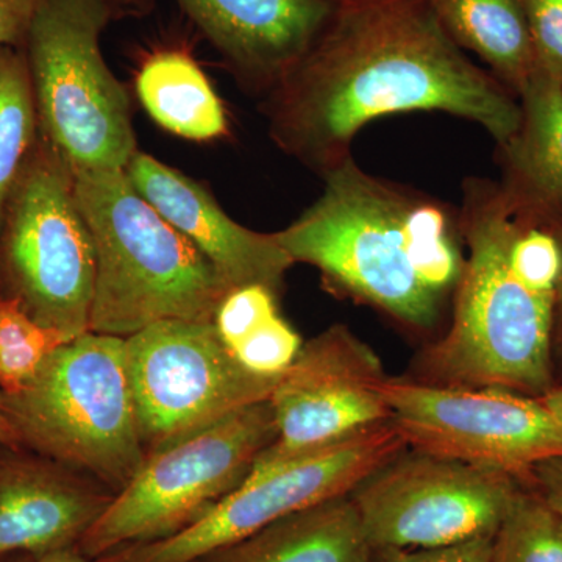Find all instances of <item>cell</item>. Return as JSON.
Listing matches in <instances>:
<instances>
[{"label": "cell", "instance_id": "obj_20", "mask_svg": "<svg viewBox=\"0 0 562 562\" xmlns=\"http://www.w3.org/2000/svg\"><path fill=\"white\" fill-rule=\"evenodd\" d=\"M450 38L519 95L536 70L525 0H428Z\"/></svg>", "mask_w": 562, "mask_h": 562}, {"label": "cell", "instance_id": "obj_28", "mask_svg": "<svg viewBox=\"0 0 562 562\" xmlns=\"http://www.w3.org/2000/svg\"><path fill=\"white\" fill-rule=\"evenodd\" d=\"M43 0H0V47L24 49Z\"/></svg>", "mask_w": 562, "mask_h": 562}, {"label": "cell", "instance_id": "obj_9", "mask_svg": "<svg viewBox=\"0 0 562 562\" xmlns=\"http://www.w3.org/2000/svg\"><path fill=\"white\" fill-rule=\"evenodd\" d=\"M125 366L146 453L268 401L279 379L254 375L213 321H161L125 338Z\"/></svg>", "mask_w": 562, "mask_h": 562}, {"label": "cell", "instance_id": "obj_26", "mask_svg": "<svg viewBox=\"0 0 562 562\" xmlns=\"http://www.w3.org/2000/svg\"><path fill=\"white\" fill-rule=\"evenodd\" d=\"M536 69L562 83V0H525Z\"/></svg>", "mask_w": 562, "mask_h": 562}, {"label": "cell", "instance_id": "obj_8", "mask_svg": "<svg viewBox=\"0 0 562 562\" xmlns=\"http://www.w3.org/2000/svg\"><path fill=\"white\" fill-rule=\"evenodd\" d=\"M276 435L268 398L147 453L79 549L87 557L102 558L187 530L246 482L258 454L271 446Z\"/></svg>", "mask_w": 562, "mask_h": 562}, {"label": "cell", "instance_id": "obj_12", "mask_svg": "<svg viewBox=\"0 0 562 562\" xmlns=\"http://www.w3.org/2000/svg\"><path fill=\"white\" fill-rule=\"evenodd\" d=\"M387 382L379 355L347 325H331L303 342L269 397L276 439L244 483L392 420Z\"/></svg>", "mask_w": 562, "mask_h": 562}, {"label": "cell", "instance_id": "obj_30", "mask_svg": "<svg viewBox=\"0 0 562 562\" xmlns=\"http://www.w3.org/2000/svg\"><path fill=\"white\" fill-rule=\"evenodd\" d=\"M561 249V273L558 281L557 301H554L552 361L554 386H562V220H549Z\"/></svg>", "mask_w": 562, "mask_h": 562}, {"label": "cell", "instance_id": "obj_5", "mask_svg": "<svg viewBox=\"0 0 562 562\" xmlns=\"http://www.w3.org/2000/svg\"><path fill=\"white\" fill-rule=\"evenodd\" d=\"M0 395L21 446L114 494L146 460L120 336L85 333L55 351L25 390Z\"/></svg>", "mask_w": 562, "mask_h": 562}, {"label": "cell", "instance_id": "obj_6", "mask_svg": "<svg viewBox=\"0 0 562 562\" xmlns=\"http://www.w3.org/2000/svg\"><path fill=\"white\" fill-rule=\"evenodd\" d=\"M110 0H43L25 43L40 133L72 172L125 169L138 150L127 90L102 54Z\"/></svg>", "mask_w": 562, "mask_h": 562}, {"label": "cell", "instance_id": "obj_31", "mask_svg": "<svg viewBox=\"0 0 562 562\" xmlns=\"http://www.w3.org/2000/svg\"><path fill=\"white\" fill-rule=\"evenodd\" d=\"M18 562H106L102 558L87 557L79 547L54 550L46 553H25V557Z\"/></svg>", "mask_w": 562, "mask_h": 562}, {"label": "cell", "instance_id": "obj_17", "mask_svg": "<svg viewBox=\"0 0 562 562\" xmlns=\"http://www.w3.org/2000/svg\"><path fill=\"white\" fill-rule=\"evenodd\" d=\"M520 125L498 146L501 184L546 220H562V83L536 69L519 92Z\"/></svg>", "mask_w": 562, "mask_h": 562}, {"label": "cell", "instance_id": "obj_33", "mask_svg": "<svg viewBox=\"0 0 562 562\" xmlns=\"http://www.w3.org/2000/svg\"><path fill=\"white\" fill-rule=\"evenodd\" d=\"M0 446L11 450H18L21 447L20 436L3 408L2 395H0Z\"/></svg>", "mask_w": 562, "mask_h": 562}, {"label": "cell", "instance_id": "obj_23", "mask_svg": "<svg viewBox=\"0 0 562 562\" xmlns=\"http://www.w3.org/2000/svg\"><path fill=\"white\" fill-rule=\"evenodd\" d=\"M68 342L61 331L33 319L16 299L0 295V394L25 390Z\"/></svg>", "mask_w": 562, "mask_h": 562}, {"label": "cell", "instance_id": "obj_1", "mask_svg": "<svg viewBox=\"0 0 562 562\" xmlns=\"http://www.w3.org/2000/svg\"><path fill=\"white\" fill-rule=\"evenodd\" d=\"M260 110L277 149L321 179L353 157L358 133L380 117L450 114L497 147L522 117L516 92L450 38L428 0H341Z\"/></svg>", "mask_w": 562, "mask_h": 562}, {"label": "cell", "instance_id": "obj_11", "mask_svg": "<svg viewBox=\"0 0 562 562\" xmlns=\"http://www.w3.org/2000/svg\"><path fill=\"white\" fill-rule=\"evenodd\" d=\"M386 397L408 449L519 480L562 454V424L541 397L412 379H390Z\"/></svg>", "mask_w": 562, "mask_h": 562}, {"label": "cell", "instance_id": "obj_16", "mask_svg": "<svg viewBox=\"0 0 562 562\" xmlns=\"http://www.w3.org/2000/svg\"><path fill=\"white\" fill-rule=\"evenodd\" d=\"M113 495L46 458L0 457V558L79 547Z\"/></svg>", "mask_w": 562, "mask_h": 562}, {"label": "cell", "instance_id": "obj_21", "mask_svg": "<svg viewBox=\"0 0 562 562\" xmlns=\"http://www.w3.org/2000/svg\"><path fill=\"white\" fill-rule=\"evenodd\" d=\"M38 133V113L25 50L0 47V224L7 199Z\"/></svg>", "mask_w": 562, "mask_h": 562}, {"label": "cell", "instance_id": "obj_32", "mask_svg": "<svg viewBox=\"0 0 562 562\" xmlns=\"http://www.w3.org/2000/svg\"><path fill=\"white\" fill-rule=\"evenodd\" d=\"M116 10L117 18H139L149 14L155 0H110Z\"/></svg>", "mask_w": 562, "mask_h": 562}, {"label": "cell", "instance_id": "obj_2", "mask_svg": "<svg viewBox=\"0 0 562 562\" xmlns=\"http://www.w3.org/2000/svg\"><path fill=\"white\" fill-rule=\"evenodd\" d=\"M464 268L452 319L412 380L543 397L554 387L552 333L561 249L552 224L501 181H462Z\"/></svg>", "mask_w": 562, "mask_h": 562}, {"label": "cell", "instance_id": "obj_14", "mask_svg": "<svg viewBox=\"0 0 562 562\" xmlns=\"http://www.w3.org/2000/svg\"><path fill=\"white\" fill-rule=\"evenodd\" d=\"M247 94L265 99L321 38L341 0H176Z\"/></svg>", "mask_w": 562, "mask_h": 562}, {"label": "cell", "instance_id": "obj_34", "mask_svg": "<svg viewBox=\"0 0 562 562\" xmlns=\"http://www.w3.org/2000/svg\"><path fill=\"white\" fill-rule=\"evenodd\" d=\"M541 398L549 406L550 412L554 414V417L562 424V386H554L552 391L547 392Z\"/></svg>", "mask_w": 562, "mask_h": 562}, {"label": "cell", "instance_id": "obj_27", "mask_svg": "<svg viewBox=\"0 0 562 562\" xmlns=\"http://www.w3.org/2000/svg\"><path fill=\"white\" fill-rule=\"evenodd\" d=\"M492 539L436 550H373L372 562H490Z\"/></svg>", "mask_w": 562, "mask_h": 562}, {"label": "cell", "instance_id": "obj_3", "mask_svg": "<svg viewBox=\"0 0 562 562\" xmlns=\"http://www.w3.org/2000/svg\"><path fill=\"white\" fill-rule=\"evenodd\" d=\"M324 190L277 232L291 260L313 266L336 297L371 306L412 330H431L464 268L460 210L372 176L347 158Z\"/></svg>", "mask_w": 562, "mask_h": 562}, {"label": "cell", "instance_id": "obj_10", "mask_svg": "<svg viewBox=\"0 0 562 562\" xmlns=\"http://www.w3.org/2000/svg\"><path fill=\"white\" fill-rule=\"evenodd\" d=\"M522 480L406 449L351 491L373 550H436L494 538Z\"/></svg>", "mask_w": 562, "mask_h": 562}, {"label": "cell", "instance_id": "obj_18", "mask_svg": "<svg viewBox=\"0 0 562 562\" xmlns=\"http://www.w3.org/2000/svg\"><path fill=\"white\" fill-rule=\"evenodd\" d=\"M373 549L350 494L288 514L198 562H372Z\"/></svg>", "mask_w": 562, "mask_h": 562}, {"label": "cell", "instance_id": "obj_29", "mask_svg": "<svg viewBox=\"0 0 562 562\" xmlns=\"http://www.w3.org/2000/svg\"><path fill=\"white\" fill-rule=\"evenodd\" d=\"M524 482L541 495L562 522V454L532 465Z\"/></svg>", "mask_w": 562, "mask_h": 562}, {"label": "cell", "instance_id": "obj_19", "mask_svg": "<svg viewBox=\"0 0 562 562\" xmlns=\"http://www.w3.org/2000/svg\"><path fill=\"white\" fill-rule=\"evenodd\" d=\"M139 102L172 135L205 143L231 133L227 110L199 63L187 49H158L136 74Z\"/></svg>", "mask_w": 562, "mask_h": 562}, {"label": "cell", "instance_id": "obj_22", "mask_svg": "<svg viewBox=\"0 0 562 562\" xmlns=\"http://www.w3.org/2000/svg\"><path fill=\"white\" fill-rule=\"evenodd\" d=\"M490 562H562V522L524 480L492 539Z\"/></svg>", "mask_w": 562, "mask_h": 562}, {"label": "cell", "instance_id": "obj_7", "mask_svg": "<svg viewBox=\"0 0 562 562\" xmlns=\"http://www.w3.org/2000/svg\"><path fill=\"white\" fill-rule=\"evenodd\" d=\"M94 284V244L76 177L38 133L3 210L0 295L74 341L90 331Z\"/></svg>", "mask_w": 562, "mask_h": 562}, {"label": "cell", "instance_id": "obj_25", "mask_svg": "<svg viewBox=\"0 0 562 562\" xmlns=\"http://www.w3.org/2000/svg\"><path fill=\"white\" fill-rule=\"evenodd\" d=\"M279 295L262 284L235 288L225 295L214 314L213 324L228 350L235 349L266 322L279 316Z\"/></svg>", "mask_w": 562, "mask_h": 562}, {"label": "cell", "instance_id": "obj_24", "mask_svg": "<svg viewBox=\"0 0 562 562\" xmlns=\"http://www.w3.org/2000/svg\"><path fill=\"white\" fill-rule=\"evenodd\" d=\"M302 347L301 335L279 314L247 336L231 353L254 375L280 379L299 357Z\"/></svg>", "mask_w": 562, "mask_h": 562}, {"label": "cell", "instance_id": "obj_4", "mask_svg": "<svg viewBox=\"0 0 562 562\" xmlns=\"http://www.w3.org/2000/svg\"><path fill=\"white\" fill-rule=\"evenodd\" d=\"M74 177L95 251L90 331L125 339L161 321H213L231 286L124 169Z\"/></svg>", "mask_w": 562, "mask_h": 562}, {"label": "cell", "instance_id": "obj_13", "mask_svg": "<svg viewBox=\"0 0 562 562\" xmlns=\"http://www.w3.org/2000/svg\"><path fill=\"white\" fill-rule=\"evenodd\" d=\"M408 449L394 422L350 436L238 490L203 519L162 541L128 546L102 557L106 562H198L221 547L241 541L288 514L351 494L368 476Z\"/></svg>", "mask_w": 562, "mask_h": 562}, {"label": "cell", "instance_id": "obj_15", "mask_svg": "<svg viewBox=\"0 0 562 562\" xmlns=\"http://www.w3.org/2000/svg\"><path fill=\"white\" fill-rule=\"evenodd\" d=\"M124 171L133 188L209 258L231 290L262 284L280 294L294 261L276 233L233 221L209 188L146 151L136 150Z\"/></svg>", "mask_w": 562, "mask_h": 562}]
</instances>
